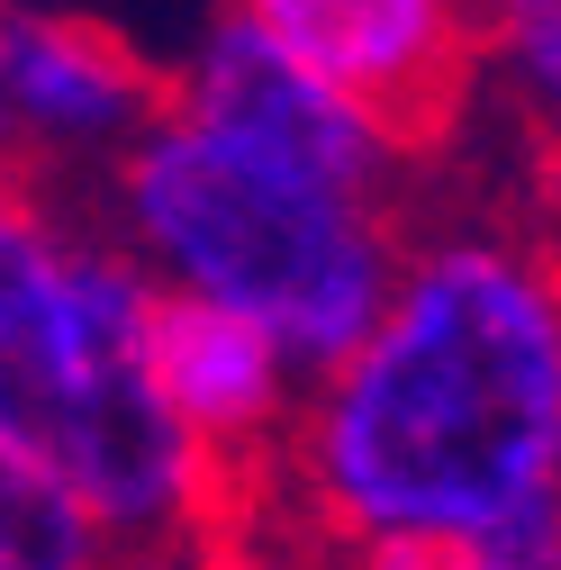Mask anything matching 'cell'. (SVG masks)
I'll return each instance as SVG.
<instances>
[{
	"mask_svg": "<svg viewBox=\"0 0 561 570\" xmlns=\"http://www.w3.org/2000/svg\"><path fill=\"white\" fill-rule=\"evenodd\" d=\"M272 525V552L561 561L552 227H407L381 317L291 407Z\"/></svg>",
	"mask_w": 561,
	"mask_h": 570,
	"instance_id": "cell-1",
	"label": "cell"
},
{
	"mask_svg": "<svg viewBox=\"0 0 561 570\" xmlns=\"http://www.w3.org/2000/svg\"><path fill=\"white\" fill-rule=\"evenodd\" d=\"M118 218L181 291L245 308L291 363L326 372L381 317L416 208L398 173L317 164L173 82L118 146Z\"/></svg>",
	"mask_w": 561,
	"mask_h": 570,
	"instance_id": "cell-2",
	"label": "cell"
},
{
	"mask_svg": "<svg viewBox=\"0 0 561 570\" xmlns=\"http://www.w3.org/2000/svg\"><path fill=\"white\" fill-rule=\"evenodd\" d=\"M227 10L299 73H317L416 173L462 146V118L489 73L480 0H227Z\"/></svg>",
	"mask_w": 561,
	"mask_h": 570,
	"instance_id": "cell-3",
	"label": "cell"
},
{
	"mask_svg": "<svg viewBox=\"0 0 561 570\" xmlns=\"http://www.w3.org/2000/svg\"><path fill=\"white\" fill-rule=\"evenodd\" d=\"M164 91H173V73L155 55H136L118 28L0 0V100H10L28 181H46L63 155L127 146L164 109Z\"/></svg>",
	"mask_w": 561,
	"mask_h": 570,
	"instance_id": "cell-4",
	"label": "cell"
},
{
	"mask_svg": "<svg viewBox=\"0 0 561 570\" xmlns=\"http://www.w3.org/2000/svg\"><path fill=\"white\" fill-rule=\"evenodd\" d=\"M82 561H109L100 517L63 489L46 453L0 435V570H82Z\"/></svg>",
	"mask_w": 561,
	"mask_h": 570,
	"instance_id": "cell-5",
	"label": "cell"
},
{
	"mask_svg": "<svg viewBox=\"0 0 561 570\" xmlns=\"http://www.w3.org/2000/svg\"><path fill=\"white\" fill-rule=\"evenodd\" d=\"M480 10H489V55L516 82V109L561 118V0H480Z\"/></svg>",
	"mask_w": 561,
	"mask_h": 570,
	"instance_id": "cell-6",
	"label": "cell"
},
{
	"mask_svg": "<svg viewBox=\"0 0 561 570\" xmlns=\"http://www.w3.org/2000/svg\"><path fill=\"white\" fill-rule=\"evenodd\" d=\"M516 146L534 164V208H543V227L561 236V118H525L516 109Z\"/></svg>",
	"mask_w": 561,
	"mask_h": 570,
	"instance_id": "cell-7",
	"label": "cell"
},
{
	"mask_svg": "<svg viewBox=\"0 0 561 570\" xmlns=\"http://www.w3.org/2000/svg\"><path fill=\"white\" fill-rule=\"evenodd\" d=\"M19 208H37V199H28V173H10V164H0V227H10Z\"/></svg>",
	"mask_w": 561,
	"mask_h": 570,
	"instance_id": "cell-8",
	"label": "cell"
}]
</instances>
